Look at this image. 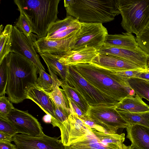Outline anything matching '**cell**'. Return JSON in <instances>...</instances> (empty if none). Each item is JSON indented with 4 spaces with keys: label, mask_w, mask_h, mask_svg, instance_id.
Wrapping results in <instances>:
<instances>
[{
    "label": "cell",
    "mask_w": 149,
    "mask_h": 149,
    "mask_svg": "<svg viewBox=\"0 0 149 149\" xmlns=\"http://www.w3.org/2000/svg\"><path fill=\"white\" fill-rule=\"evenodd\" d=\"M73 66L93 86L119 102L128 95H136L130 86L128 79L115 74L108 68L92 63Z\"/></svg>",
    "instance_id": "1"
},
{
    "label": "cell",
    "mask_w": 149,
    "mask_h": 149,
    "mask_svg": "<svg viewBox=\"0 0 149 149\" xmlns=\"http://www.w3.org/2000/svg\"><path fill=\"white\" fill-rule=\"evenodd\" d=\"M8 80L6 93L12 103L17 104L26 99L27 93L37 84V68L25 58L14 52L8 54Z\"/></svg>",
    "instance_id": "2"
},
{
    "label": "cell",
    "mask_w": 149,
    "mask_h": 149,
    "mask_svg": "<svg viewBox=\"0 0 149 149\" xmlns=\"http://www.w3.org/2000/svg\"><path fill=\"white\" fill-rule=\"evenodd\" d=\"M117 0L64 1L68 15L81 22L106 23L113 20L120 14Z\"/></svg>",
    "instance_id": "3"
},
{
    "label": "cell",
    "mask_w": 149,
    "mask_h": 149,
    "mask_svg": "<svg viewBox=\"0 0 149 149\" xmlns=\"http://www.w3.org/2000/svg\"><path fill=\"white\" fill-rule=\"evenodd\" d=\"M60 0H15L19 12L31 25L32 33L38 38L46 37L50 25L57 20Z\"/></svg>",
    "instance_id": "4"
},
{
    "label": "cell",
    "mask_w": 149,
    "mask_h": 149,
    "mask_svg": "<svg viewBox=\"0 0 149 149\" xmlns=\"http://www.w3.org/2000/svg\"><path fill=\"white\" fill-rule=\"evenodd\" d=\"M117 5L121 26L127 32L137 34L149 20V0H117Z\"/></svg>",
    "instance_id": "5"
},
{
    "label": "cell",
    "mask_w": 149,
    "mask_h": 149,
    "mask_svg": "<svg viewBox=\"0 0 149 149\" xmlns=\"http://www.w3.org/2000/svg\"><path fill=\"white\" fill-rule=\"evenodd\" d=\"M125 134H111L102 129L91 128L84 135L72 142L65 149H129L123 143Z\"/></svg>",
    "instance_id": "6"
},
{
    "label": "cell",
    "mask_w": 149,
    "mask_h": 149,
    "mask_svg": "<svg viewBox=\"0 0 149 149\" xmlns=\"http://www.w3.org/2000/svg\"><path fill=\"white\" fill-rule=\"evenodd\" d=\"M65 81L84 98L90 106H114L119 103L93 86L73 65L68 66Z\"/></svg>",
    "instance_id": "7"
},
{
    "label": "cell",
    "mask_w": 149,
    "mask_h": 149,
    "mask_svg": "<svg viewBox=\"0 0 149 149\" xmlns=\"http://www.w3.org/2000/svg\"><path fill=\"white\" fill-rule=\"evenodd\" d=\"M116 105L90 106L86 115L105 132L116 134L119 129L126 128L128 125L116 110Z\"/></svg>",
    "instance_id": "8"
},
{
    "label": "cell",
    "mask_w": 149,
    "mask_h": 149,
    "mask_svg": "<svg viewBox=\"0 0 149 149\" xmlns=\"http://www.w3.org/2000/svg\"><path fill=\"white\" fill-rule=\"evenodd\" d=\"M108 35L107 29L102 23L81 22L70 51L86 47H93L97 50Z\"/></svg>",
    "instance_id": "9"
},
{
    "label": "cell",
    "mask_w": 149,
    "mask_h": 149,
    "mask_svg": "<svg viewBox=\"0 0 149 149\" xmlns=\"http://www.w3.org/2000/svg\"><path fill=\"white\" fill-rule=\"evenodd\" d=\"M33 37L31 34L27 36L15 26H13L10 51L11 52L17 53L31 61L36 67L38 73L41 70L45 71V69L34 46L36 38Z\"/></svg>",
    "instance_id": "10"
},
{
    "label": "cell",
    "mask_w": 149,
    "mask_h": 149,
    "mask_svg": "<svg viewBox=\"0 0 149 149\" xmlns=\"http://www.w3.org/2000/svg\"><path fill=\"white\" fill-rule=\"evenodd\" d=\"M4 118L12 125L17 133L37 137L41 136L44 134L40 123L28 111L15 108Z\"/></svg>",
    "instance_id": "11"
},
{
    "label": "cell",
    "mask_w": 149,
    "mask_h": 149,
    "mask_svg": "<svg viewBox=\"0 0 149 149\" xmlns=\"http://www.w3.org/2000/svg\"><path fill=\"white\" fill-rule=\"evenodd\" d=\"M100 54L114 56L135 64L143 69L148 68L149 54L139 47L124 48L105 45L103 44L97 50Z\"/></svg>",
    "instance_id": "12"
},
{
    "label": "cell",
    "mask_w": 149,
    "mask_h": 149,
    "mask_svg": "<svg viewBox=\"0 0 149 149\" xmlns=\"http://www.w3.org/2000/svg\"><path fill=\"white\" fill-rule=\"evenodd\" d=\"M16 149H65L61 140L47 136L40 137L16 134L13 136Z\"/></svg>",
    "instance_id": "13"
},
{
    "label": "cell",
    "mask_w": 149,
    "mask_h": 149,
    "mask_svg": "<svg viewBox=\"0 0 149 149\" xmlns=\"http://www.w3.org/2000/svg\"><path fill=\"white\" fill-rule=\"evenodd\" d=\"M81 22L71 16L57 20L49 27L45 39L50 40L64 39L75 35L80 28Z\"/></svg>",
    "instance_id": "14"
},
{
    "label": "cell",
    "mask_w": 149,
    "mask_h": 149,
    "mask_svg": "<svg viewBox=\"0 0 149 149\" xmlns=\"http://www.w3.org/2000/svg\"><path fill=\"white\" fill-rule=\"evenodd\" d=\"M76 34L70 38L60 40H48L45 38H38L34 42V46L36 52L40 54L63 55L70 51Z\"/></svg>",
    "instance_id": "15"
},
{
    "label": "cell",
    "mask_w": 149,
    "mask_h": 149,
    "mask_svg": "<svg viewBox=\"0 0 149 149\" xmlns=\"http://www.w3.org/2000/svg\"><path fill=\"white\" fill-rule=\"evenodd\" d=\"M26 99L32 100L47 115L51 116V124L53 126L56 120L55 106L48 93L36 84L31 87L28 91Z\"/></svg>",
    "instance_id": "16"
},
{
    "label": "cell",
    "mask_w": 149,
    "mask_h": 149,
    "mask_svg": "<svg viewBox=\"0 0 149 149\" xmlns=\"http://www.w3.org/2000/svg\"><path fill=\"white\" fill-rule=\"evenodd\" d=\"M99 54L94 48L86 47L71 50L63 55L58 56L59 62L64 65L69 66L82 63H91Z\"/></svg>",
    "instance_id": "17"
},
{
    "label": "cell",
    "mask_w": 149,
    "mask_h": 149,
    "mask_svg": "<svg viewBox=\"0 0 149 149\" xmlns=\"http://www.w3.org/2000/svg\"><path fill=\"white\" fill-rule=\"evenodd\" d=\"M127 138L138 149H149V128L138 124L129 125L126 128Z\"/></svg>",
    "instance_id": "18"
},
{
    "label": "cell",
    "mask_w": 149,
    "mask_h": 149,
    "mask_svg": "<svg viewBox=\"0 0 149 149\" xmlns=\"http://www.w3.org/2000/svg\"><path fill=\"white\" fill-rule=\"evenodd\" d=\"M91 63L111 69L135 70L143 69L135 64L117 57L100 54L93 60Z\"/></svg>",
    "instance_id": "19"
},
{
    "label": "cell",
    "mask_w": 149,
    "mask_h": 149,
    "mask_svg": "<svg viewBox=\"0 0 149 149\" xmlns=\"http://www.w3.org/2000/svg\"><path fill=\"white\" fill-rule=\"evenodd\" d=\"M118 111L139 113L149 111V106L137 94L128 95L116 105Z\"/></svg>",
    "instance_id": "20"
},
{
    "label": "cell",
    "mask_w": 149,
    "mask_h": 149,
    "mask_svg": "<svg viewBox=\"0 0 149 149\" xmlns=\"http://www.w3.org/2000/svg\"><path fill=\"white\" fill-rule=\"evenodd\" d=\"M103 45L116 47L134 48L139 46L135 36L128 32L108 34Z\"/></svg>",
    "instance_id": "21"
},
{
    "label": "cell",
    "mask_w": 149,
    "mask_h": 149,
    "mask_svg": "<svg viewBox=\"0 0 149 149\" xmlns=\"http://www.w3.org/2000/svg\"><path fill=\"white\" fill-rule=\"evenodd\" d=\"M50 71L58 75L61 79L65 81L68 66H65L59 61L58 55L44 54H40Z\"/></svg>",
    "instance_id": "22"
},
{
    "label": "cell",
    "mask_w": 149,
    "mask_h": 149,
    "mask_svg": "<svg viewBox=\"0 0 149 149\" xmlns=\"http://www.w3.org/2000/svg\"><path fill=\"white\" fill-rule=\"evenodd\" d=\"M60 80L61 82L60 86L62 88L67 97L70 98L83 112L86 113L90 106L87 102L65 81Z\"/></svg>",
    "instance_id": "23"
},
{
    "label": "cell",
    "mask_w": 149,
    "mask_h": 149,
    "mask_svg": "<svg viewBox=\"0 0 149 149\" xmlns=\"http://www.w3.org/2000/svg\"><path fill=\"white\" fill-rule=\"evenodd\" d=\"M50 75L45 70L39 72L37 85L46 92L49 93L53 91L57 86H60L61 82L56 75L49 71Z\"/></svg>",
    "instance_id": "24"
},
{
    "label": "cell",
    "mask_w": 149,
    "mask_h": 149,
    "mask_svg": "<svg viewBox=\"0 0 149 149\" xmlns=\"http://www.w3.org/2000/svg\"><path fill=\"white\" fill-rule=\"evenodd\" d=\"M118 111L128 125L138 124L149 128V111L139 113Z\"/></svg>",
    "instance_id": "25"
},
{
    "label": "cell",
    "mask_w": 149,
    "mask_h": 149,
    "mask_svg": "<svg viewBox=\"0 0 149 149\" xmlns=\"http://www.w3.org/2000/svg\"><path fill=\"white\" fill-rule=\"evenodd\" d=\"M13 26L7 24L0 34V63L10 52L11 37Z\"/></svg>",
    "instance_id": "26"
},
{
    "label": "cell",
    "mask_w": 149,
    "mask_h": 149,
    "mask_svg": "<svg viewBox=\"0 0 149 149\" xmlns=\"http://www.w3.org/2000/svg\"><path fill=\"white\" fill-rule=\"evenodd\" d=\"M130 87L141 98L149 101V82L143 79L133 77L128 79Z\"/></svg>",
    "instance_id": "27"
},
{
    "label": "cell",
    "mask_w": 149,
    "mask_h": 149,
    "mask_svg": "<svg viewBox=\"0 0 149 149\" xmlns=\"http://www.w3.org/2000/svg\"><path fill=\"white\" fill-rule=\"evenodd\" d=\"M57 86L48 94L57 107H60L70 113L68 101L63 89Z\"/></svg>",
    "instance_id": "28"
},
{
    "label": "cell",
    "mask_w": 149,
    "mask_h": 149,
    "mask_svg": "<svg viewBox=\"0 0 149 149\" xmlns=\"http://www.w3.org/2000/svg\"><path fill=\"white\" fill-rule=\"evenodd\" d=\"M8 54L0 63V96L5 95L8 80Z\"/></svg>",
    "instance_id": "29"
},
{
    "label": "cell",
    "mask_w": 149,
    "mask_h": 149,
    "mask_svg": "<svg viewBox=\"0 0 149 149\" xmlns=\"http://www.w3.org/2000/svg\"><path fill=\"white\" fill-rule=\"evenodd\" d=\"M135 38L139 46L149 54V20Z\"/></svg>",
    "instance_id": "30"
},
{
    "label": "cell",
    "mask_w": 149,
    "mask_h": 149,
    "mask_svg": "<svg viewBox=\"0 0 149 149\" xmlns=\"http://www.w3.org/2000/svg\"><path fill=\"white\" fill-rule=\"evenodd\" d=\"M20 14L16 24V27L24 34L27 36H30L32 33L31 25L29 20L22 12Z\"/></svg>",
    "instance_id": "31"
},
{
    "label": "cell",
    "mask_w": 149,
    "mask_h": 149,
    "mask_svg": "<svg viewBox=\"0 0 149 149\" xmlns=\"http://www.w3.org/2000/svg\"><path fill=\"white\" fill-rule=\"evenodd\" d=\"M14 108L12 102L5 95L0 96V117L5 118Z\"/></svg>",
    "instance_id": "32"
},
{
    "label": "cell",
    "mask_w": 149,
    "mask_h": 149,
    "mask_svg": "<svg viewBox=\"0 0 149 149\" xmlns=\"http://www.w3.org/2000/svg\"><path fill=\"white\" fill-rule=\"evenodd\" d=\"M108 69L115 74L127 79L131 78L136 77L140 73L146 69H139L135 70H118Z\"/></svg>",
    "instance_id": "33"
},
{
    "label": "cell",
    "mask_w": 149,
    "mask_h": 149,
    "mask_svg": "<svg viewBox=\"0 0 149 149\" xmlns=\"http://www.w3.org/2000/svg\"><path fill=\"white\" fill-rule=\"evenodd\" d=\"M0 132L13 136L17 133L12 125L5 119L0 117Z\"/></svg>",
    "instance_id": "34"
},
{
    "label": "cell",
    "mask_w": 149,
    "mask_h": 149,
    "mask_svg": "<svg viewBox=\"0 0 149 149\" xmlns=\"http://www.w3.org/2000/svg\"><path fill=\"white\" fill-rule=\"evenodd\" d=\"M67 98L69 102L70 112L75 113L80 119L83 120L86 116V113L83 112L70 98Z\"/></svg>",
    "instance_id": "35"
},
{
    "label": "cell",
    "mask_w": 149,
    "mask_h": 149,
    "mask_svg": "<svg viewBox=\"0 0 149 149\" xmlns=\"http://www.w3.org/2000/svg\"><path fill=\"white\" fill-rule=\"evenodd\" d=\"M13 141V137L0 132V142H10Z\"/></svg>",
    "instance_id": "36"
},
{
    "label": "cell",
    "mask_w": 149,
    "mask_h": 149,
    "mask_svg": "<svg viewBox=\"0 0 149 149\" xmlns=\"http://www.w3.org/2000/svg\"><path fill=\"white\" fill-rule=\"evenodd\" d=\"M0 149H16L15 145L10 142H0Z\"/></svg>",
    "instance_id": "37"
},
{
    "label": "cell",
    "mask_w": 149,
    "mask_h": 149,
    "mask_svg": "<svg viewBox=\"0 0 149 149\" xmlns=\"http://www.w3.org/2000/svg\"><path fill=\"white\" fill-rule=\"evenodd\" d=\"M145 79L149 82V69H146L140 73L136 77Z\"/></svg>",
    "instance_id": "38"
},
{
    "label": "cell",
    "mask_w": 149,
    "mask_h": 149,
    "mask_svg": "<svg viewBox=\"0 0 149 149\" xmlns=\"http://www.w3.org/2000/svg\"><path fill=\"white\" fill-rule=\"evenodd\" d=\"M42 120L46 123H51V117L50 116L47 115L43 116Z\"/></svg>",
    "instance_id": "39"
},
{
    "label": "cell",
    "mask_w": 149,
    "mask_h": 149,
    "mask_svg": "<svg viewBox=\"0 0 149 149\" xmlns=\"http://www.w3.org/2000/svg\"><path fill=\"white\" fill-rule=\"evenodd\" d=\"M3 26L2 24H1L0 26V33H1L3 31Z\"/></svg>",
    "instance_id": "40"
},
{
    "label": "cell",
    "mask_w": 149,
    "mask_h": 149,
    "mask_svg": "<svg viewBox=\"0 0 149 149\" xmlns=\"http://www.w3.org/2000/svg\"><path fill=\"white\" fill-rule=\"evenodd\" d=\"M130 149H138L135 148H134L132 145H131L130 146Z\"/></svg>",
    "instance_id": "41"
},
{
    "label": "cell",
    "mask_w": 149,
    "mask_h": 149,
    "mask_svg": "<svg viewBox=\"0 0 149 149\" xmlns=\"http://www.w3.org/2000/svg\"><path fill=\"white\" fill-rule=\"evenodd\" d=\"M147 67L149 69V59L148 61V64H147Z\"/></svg>",
    "instance_id": "42"
},
{
    "label": "cell",
    "mask_w": 149,
    "mask_h": 149,
    "mask_svg": "<svg viewBox=\"0 0 149 149\" xmlns=\"http://www.w3.org/2000/svg\"><path fill=\"white\" fill-rule=\"evenodd\" d=\"M129 149H130V147H129Z\"/></svg>",
    "instance_id": "43"
}]
</instances>
